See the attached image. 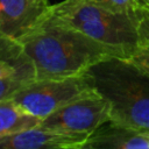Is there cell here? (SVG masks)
<instances>
[{
    "label": "cell",
    "instance_id": "1",
    "mask_svg": "<svg viewBox=\"0 0 149 149\" xmlns=\"http://www.w3.org/2000/svg\"><path fill=\"white\" fill-rule=\"evenodd\" d=\"M113 56L119 57L111 48L43 19L16 42L10 63L26 64L37 80L81 76L95 63Z\"/></svg>",
    "mask_w": 149,
    "mask_h": 149
},
{
    "label": "cell",
    "instance_id": "2",
    "mask_svg": "<svg viewBox=\"0 0 149 149\" xmlns=\"http://www.w3.org/2000/svg\"><path fill=\"white\" fill-rule=\"evenodd\" d=\"M95 91L111 105L109 122L149 133V73L129 58L108 57L90 68Z\"/></svg>",
    "mask_w": 149,
    "mask_h": 149
},
{
    "label": "cell",
    "instance_id": "3",
    "mask_svg": "<svg viewBox=\"0 0 149 149\" xmlns=\"http://www.w3.org/2000/svg\"><path fill=\"white\" fill-rule=\"evenodd\" d=\"M44 19L74 29L129 58L140 44L139 15L116 13L88 0H63L50 5Z\"/></svg>",
    "mask_w": 149,
    "mask_h": 149
},
{
    "label": "cell",
    "instance_id": "4",
    "mask_svg": "<svg viewBox=\"0 0 149 149\" xmlns=\"http://www.w3.org/2000/svg\"><path fill=\"white\" fill-rule=\"evenodd\" d=\"M94 93L97 91L86 72L65 78L33 79L12 99L26 113L42 120L63 106Z\"/></svg>",
    "mask_w": 149,
    "mask_h": 149
},
{
    "label": "cell",
    "instance_id": "5",
    "mask_svg": "<svg viewBox=\"0 0 149 149\" xmlns=\"http://www.w3.org/2000/svg\"><path fill=\"white\" fill-rule=\"evenodd\" d=\"M111 120V105L98 92L74 100L40 121L43 128L91 136Z\"/></svg>",
    "mask_w": 149,
    "mask_h": 149
},
{
    "label": "cell",
    "instance_id": "6",
    "mask_svg": "<svg viewBox=\"0 0 149 149\" xmlns=\"http://www.w3.org/2000/svg\"><path fill=\"white\" fill-rule=\"evenodd\" d=\"M49 0H0V59L10 62L16 42L44 19Z\"/></svg>",
    "mask_w": 149,
    "mask_h": 149
},
{
    "label": "cell",
    "instance_id": "7",
    "mask_svg": "<svg viewBox=\"0 0 149 149\" xmlns=\"http://www.w3.org/2000/svg\"><path fill=\"white\" fill-rule=\"evenodd\" d=\"M90 136L43 128L40 125L0 137V149H86Z\"/></svg>",
    "mask_w": 149,
    "mask_h": 149
},
{
    "label": "cell",
    "instance_id": "8",
    "mask_svg": "<svg viewBox=\"0 0 149 149\" xmlns=\"http://www.w3.org/2000/svg\"><path fill=\"white\" fill-rule=\"evenodd\" d=\"M86 149H149V140L144 133L108 122L90 136Z\"/></svg>",
    "mask_w": 149,
    "mask_h": 149
},
{
    "label": "cell",
    "instance_id": "9",
    "mask_svg": "<svg viewBox=\"0 0 149 149\" xmlns=\"http://www.w3.org/2000/svg\"><path fill=\"white\" fill-rule=\"evenodd\" d=\"M40 121L38 118L26 113L12 98L0 101V137L35 127Z\"/></svg>",
    "mask_w": 149,
    "mask_h": 149
},
{
    "label": "cell",
    "instance_id": "10",
    "mask_svg": "<svg viewBox=\"0 0 149 149\" xmlns=\"http://www.w3.org/2000/svg\"><path fill=\"white\" fill-rule=\"evenodd\" d=\"M17 71L0 78V101L10 99L20 88L33 80L30 69L26 64H16Z\"/></svg>",
    "mask_w": 149,
    "mask_h": 149
},
{
    "label": "cell",
    "instance_id": "11",
    "mask_svg": "<svg viewBox=\"0 0 149 149\" xmlns=\"http://www.w3.org/2000/svg\"><path fill=\"white\" fill-rule=\"evenodd\" d=\"M100 7L116 13H126L139 15L141 10L148 8L149 5L146 0H88Z\"/></svg>",
    "mask_w": 149,
    "mask_h": 149
},
{
    "label": "cell",
    "instance_id": "12",
    "mask_svg": "<svg viewBox=\"0 0 149 149\" xmlns=\"http://www.w3.org/2000/svg\"><path fill=\"white\" fill-rule=\"evenodd\" d=\"M129 59L149 73V43H140Z\"/></svg>",
    "mask_w": 149,
    "mask_h": 149
},
{
    "label": "cell",
    "instance_id": "13",
    "mask_svg": "<svg viewBox=\"0 0 149 149\" xmlns=\"http://www.w3.org/2000/svg\"><path fill=\"white\" fill-rule=\"evenodd\" d=\"M140 43H149V7L139 13Z\"/></svg>",
    "mask_w": 149,
    "mask_h": 149
},
{
    "label": "cell",
    "instance_id": "14",
    "mask_svg": "<svg viewBox=\"0 0 149 149\" xmlns=\"http://www.w3.org/2000/svg\"><path fill=\"white\" fill-rule=\"evenodd\" d=\"M17 71V66L14 65L13 63L5 61V59H0V78L2 77H7L9 74H13Z\"/></svg>",
    "mask_w": 149,
    "mask_h": 149
},
{
    "label": "cell",
    "instance_id": "15",
    "mask_svg": "<svg viewBox=\"0 0 149 149\" xmlns=\"http://www.w3.org/2000/svg\"><path fill=\"white\" fill-rule=\"evenodd\" d=\"M146 135H147V137H148V140H149V133H144Z\"/></svg>",
    "mask_w": 149,
    "mask_h": 149
},
{
    "label": "cell",
    "instance_id": "16",
    "mask_svg": "<svg viewBox=\"0 0 149 149\" xmlns=\"http://www.w3.org/2000/svg\"><path fill=\"white\" fill-rule=\"evenodd\" d=\"M146 1H147V3H148V5H149V0H146Z\"/></svg>",
    "mask_w": 149,
    "mask_h": 149
}]
</instances>
